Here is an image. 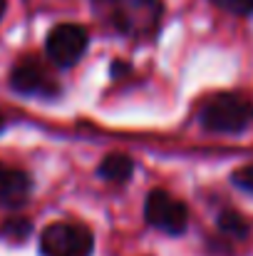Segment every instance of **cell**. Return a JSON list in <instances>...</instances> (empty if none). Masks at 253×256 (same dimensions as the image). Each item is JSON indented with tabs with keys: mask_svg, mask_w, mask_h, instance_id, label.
I'll use <instances>...</instances> for the list:
<instances>
[{
	"mask_svg": "<svg viewBox=\"0 0 253 256\" xmlns=\"http://www.w3.org/2000/svg\"><path fill=\"white\" fill-rule=\"evenodd\" d=\"M92 5L109 28L134 40L154 38L164 15L162 0H92Z\"/></svg>",
	"mask_w": 253,
	"mask_h": 256,
	"instance_id": "cell-1",
	"label": "cell"
},
{
	"mask_svg": "<svg viewBox=\"0 0 253 256\" xmlns=\"http://www.w3.org/2000/svg\"><path fill=\"white\" fill-rule=\"evenodd\" d=\"M199 122L214 134H241L253 124V100L241 92L211 94L201 104Z\"/></svg>",
	"mask_w": 253,
	"mask_h": 256,
	"instance_id": "cell-2",
	"label": "cell"
},
{
	"mask_svg": "<svg viewBox=\"0 0 253 256\" xmlns=\"http://www.w3.org/2000/svg\"><path fill=\"white\" fill-rule=\"evenodd\" d=\"M94 236L82 224L57 222L42 229L40 254L42 256H92Z\"/></svg>",
	"mask_w": 253,
	"mask_h": 256,
	"instance_id": "cell-3",
	"label": "cell"
},
{
	"mask_svg": "<svg viewBox=\"0 0 253 256\" xmlns=\"http://www.w3.org/2000/svg\"><path fill=\"white\" fill-rule=\"evenodd\" d=\"M144 219L149 226L169 236H179L189 226V209L181 199L171 196L167 189H152L144 202Z\"/></svg>",
	"mask_w": 253,
	"mask_h": 256,
	"instance_id": "cell-4",
	"label": "cell"
},
{
	"mask_svg": "<svg viewBox=\"0 0 253 256\" xmlns=\"http://www.w3.org/2000/svg\"><path fill=\"white\" fill-rule=\"evenodd\" d=\"M89 45V35L82 25L75 22H60L47 32L45 40V50L50 55V60L57 68H72L82 60L84 50Z\"/></svg>",
	"mask_w": 253,
	"mask_h": 256,
	"instance_id": "cell-5",
	"label": "cell"
},
{
	"mask_svg": "<svg viewBox=\"0 0 253 256\" xmlns=\"http://www.w3.org/2000/svg\"><path fill=\"white\" fill-rule=\"evenodd\" d=\"M10 87L22 97H57L60 94V82L52 78V72L42 62L32 58H25L12 68Z\"/></svg>",
	"mask_w": 253,
	"mask_h": 256,
	"instance_id": "cell-6",
	"label": "cell"
},
{
	"mask_svg": "<svg viewBox=\"0 0 253 256\" xmlns=\"http://www.w3.org/2000/svg\"><path fill=\"white\" fill-rule=\"evenodd\" d=\"M32 192V179L25 174L22 170L7 167L0 162V204L17 209L30 199Z\"/></svg>",
	"mask_w": 253,
	"mask_h": 256,
	"instance_id": "cell-7",
	"label": "cell"
},
{
	"mask_svg": "<svg viewBox=\"0 0 253 256\" xmlns=\"http://www.w3.org/2000/svg\"><path fill=\"white\" fill-rule=\"evenodd\" d=\"M97 174H99V176H102L104 182H114V184H122V182L132 179V174H134V162H132V157L114 152V154H107V157H104V160L99 162V167H97Z\"/></svg>",
	"mask_w": 253,
	"mask_h": 256,
	"instance_id": "cell-8",
	"label": "cell"
},
{
	"mask_svg": "<svg viewBox=\"0 0 253 256\" xmlns=\"http://www.w3.org/2000/svg\"><path fill=\"white\" fill-rule=\"evenodd\" d=\"M216 224H219V232H221L224 236H231V239H246L249 232H251L249 222H246L239 212H234V209L221 212Z\"/></svg>",
	"mask_w": 253,
	"mask_h": 256,
	"instance_id": "cell-9",
	"label": "cell"
},
{
	"mask_svg": "<svg viewBox=\"0 0 253 256\" xmlns=\"http://www.w3.org/2000/svg\"><path fill=\"white\" fill-rule=\"evenodd\" d=\"M32 232V224L22 216H15V219H7L2 226H0V236L7 239V242H25Z\"/></svg>",
	"mask_w": 253,
	"mask_h": 256,
	"instance_id": "cell-10",
	"label": "cell"
},
{
	"mask_svg": "<svg viewBox=\"0 0 253 256\" xmlns=\"http://www.w3.org/2000/svg\"><path fill=\"white\" fill-rule=\"evenodd\" d=\"M234 15H253V0H211Z\"/></svg>",
	"mask_w": 253,
	"mask_h": 256,
	"instance_id": "cell-11",
	"label": "cell"
},
{
	"mask_svg": "<svg viewBox=\"0 0 253 256\" xmlns=\"http://www.w3.org/2000/svg\"><path fill=\"white\" fill-rule=\"evenodd\" d=\"M231 179H234L236 186H241V189H246V192H251L253 194V164H246V167L236 170Z\"/></svg>",
	"mask_w": 253,
	"mask_h": 256,
	"instance_id": "cell-12",
	"label": "cell"
},
{
	"mask_svg": "<svg viewBox=\"0 0 253 256\" xmlns=\"http://www.w3.org/2000/svg\"><path fill=\"white\" fill-rule=\"evenodd\" d=\"M124 70H129L124 62H114V65H112V75H114V78H117V75H124Z\"/></svg>",
	"mask_w": 253,
	"mask_h": 256,
	"instance_id": "cell-13",
	"label": "cell"
},
{
	"mask_svg": "<svg viewBox=\"0 0 253 256\" xmlns=\"http://www.w3.org/2000/svg\"><path fill=\"white\" fill-rule=\"evenodd\" d=\"M5 5H7V0H0V20H2V12H5Z\"/></svg>",
	"mask_w": 253,
	"mask_h": 256,
	"instance_id": "cell-14",
	"label": "cell"
},
{
	"mask_svg": "<svg viewBox=\"0 0 253 256\" xmlns=\"http://www.w3.org/2000/svg\"><path fill=\"white\" fill-rule=\"evenodd\" d=\"M2 127H5V120H2V114H0V130H2Z\"/></svg>",
	"mask_w": 253,
	"mask_h": 256,
	"instance_id": "cell-15",
	"label": "cell"
}]
</instances>
